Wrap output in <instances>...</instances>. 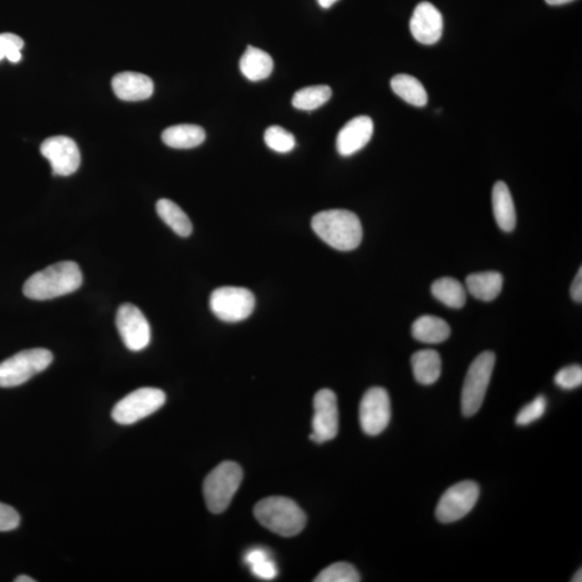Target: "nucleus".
<instances>
[{
	"mask_svg": "<svg viewBox=\"0 0 582 582\" xmlns=\"http://www.w3.org/2000/svg\"><path fill=\"white\" fill-rule=\"evenodd\" d=\"M256 299L252 291L242 287H221L213 291L209 306L217 318L226 323H238L254 312Z\"/></svg>",
	"mask_w": 582,
	"mask_h": 582,
	"instance_id": "nucleus-8",
	"label": "nucleus"
},
{
	"mask_svg": "<svg viewBox=\"0 0 582 582\" xmlns=\"http://www.w3.org/2000/svg\"><path fill=\"white\" fill-rule=\"evenodd\" d=\"M166 401L165 392L159 388H139L117 403L111 416L121 425H132L161 409Z\"/></svg>",
	"mask_w": 582,
	"mask_h": 582,
	"instance_id": "nucleus-7",
	"label": "nucleus"
},
{
	"mask_svg": "<svg viewBox=\"0 0 582 582\" xmlns=\"http://www.w3.org/2000/svg\"><path fill=\"white\" fill-rule=\"evenodd\" d=\"M264 141L270 150L279 153H287L295 146V136L279 125L268 127L264 133Z\"/></svg>",
	"mask_w": 582,
	"mask_h": 582,
	"instance_id": "nucleus-28",
	"label": "nucleus"
},
{
	"mask_svg": "<svg viewBox=\"0 0 582 582\" xmlns=\"http://www.w3.org/2000/svg\"><path fill=\"white\" fill-rule=\"evenodd\" d=\"M495 366L493 352H483L469 367L462 391V412L465 416L477 415L491 382Z\"/></svg>",
	"mask_w": 582,
	"mask_h": 582,
	"instance_id": "nucleus-6",
	"label": "nucleus"
},
{
	"mask_svg": "<svg viewBox=\"0 0 582 582\" xmlns=\"http://www.w3.org/2000/svg\"><path fill=\"white\" fill-rule=\"evenodd\" d=\"M571 298H573L576 303H581L582 301V268L579 269L578 273H577L573 284H571L570 288Z\"/></svg>",
	"mask_w": 582,
	"mask_h": 582,
	"instance_id": "nucleus-34",
	"label": "nucleus"
},
{
	"mask_svg": "<svg viewBox=\"0 0 582 582\" xmlns=\"http://www.w3.org/2000/svg\"><path fill=\"white\" fill-rule=\"evenodd\" d=\"M546 2L551 6H561V4H569L574 2V0H546Z\"/></svg>",
	"mask_w": 582,
	"mask_h": 582,
	"instance_id": "nucleus-36",
	"label": "nucleus"
},
{
	"mask_svg": "<svg viewBox=\"0 0 582 582\" xmlns=\"http://www.w3.org/2000/svg\"><path fill=\"white\" fill-rule=\"evenodd\" d=\"M480 488L476 482L463 481L453 485L439 500L436 517L439 522L453 523L472 512L478 502Z\"/></svg>",
	"mask_w": 582,
	"mask_h": 582,
	"instance_id": "nucleus-9",
	"label": "nucleus"
},
{
	"mask_svg": "<svg viewBox=\"0 0 582 582\" xmlns=\"http://www.w3.org/2000/svg\"><path fill=\"white\" fill-rule=\"evenodd\" d=\"M158 215L182 238H188L192 233V223L182 209L167 198H161L157 203Z\"/></svg>",
	"mask_w": 582,
	"mask_h": 582,
	"instance_id": "nucleus-24",
	"label": "nucleus"
},
{
	"mask_svg": "<svg viewBox=\"0 0 582 582\" xmlns=\"http://www.w3.org/2000/svg\"><path fill=\"white\" fill-rule=\"evenodd\" d=\"M21 518L17 510L6 504L0 503V532H10L17 529Z\"/></svg>",
	"mask_w": 582,
	"mask_h": 582,
	"instance_id": "nucleus-31",
	"label": "nucleus"
},
{
	"mask_svg": "<svg viewBox=\"0 0 582 582\" xmlns=\"http://www.w3.org/2000/svg\"><path fill=\"white\" fill-rule=\"evenodd\" d=\"M573 582H581L582 581V570L581 569L577 571V573L574 576V578L571 579Z\"/></svg>",
	"mask_w": 582,
	"mask_h": 582,
	"instance_id": "nucleus-38",
	"label": "nucleus"
},
{
	"mask_svg": "<svg viewBox=\"0 0 582 582\" xmlns=\"http://www.w3.org/2000/svg\"><path fill=\"white\" fill-rule=\"evenodd\" d=\"M494 217L505 232H512L517 223L514 203L509 188L504 182L495 183L492 193Z\"/></svg>",
	"mask_w": 582,
	"mask_h": 582,
	"instance_id": "nucleus-17",
	"label": "nucleus"
},
{
	"mask_svg": "<svg viewBox=\"0 0 582 582\" xmlns=\"http://www.w3.org/2000/svg\"><path fill=\"white\" fill-rule=\"evenodd\" d=\"M243 471L238 464L223 462L208 473L203 484L206 506L213 513H222L231 504L241 487Z\"/></svg>",
	"mask_w": 582,
	"mask_h": 582,
	"instance_id": "nucleus-4",
	"label": "nucleus"
},
{
	"mask_svg": "<svg viewBox=\"0 0 582 582\" xmlns=\"http://www.w3.org/2000/svg\"><path fill=\"white\" fill-rule=\"evenodd\" d=\"M413 338L427 344H438L447 341L451 335L450 326L437 316L425 315L412 325Z\"/></svg>",
	"mask_w": 582,
	"mask_h": 582,
	"instance_id": "nucleus-19",
	"label": "nucleus"
},
{
	"mask_svg": "<svg viewBox=\"0 0 582 582\" xmlns=\"http://www.w3.org/2000/svg\"><path fill=\"white\" fill-rule=\"evenodd\" d=\"M274 62L265 51L249 45L239 61L242 74L250 81L257 83L267 79L272 74Z\"/></svg>",
	"mask_w": 582,
	"mask_h": 582,
	"instance_id": "nucleus-18",
	"label": "nucleus"
},
{
	"mask_svg": "<svg viewBox=\"0 0 582 582\" xmlns=\"http://www.w3.org/2000/svg\"><path fill=\"white\" fill-rule=\"evenodd\" d=\"M313 432L311 439L318 443L333 441L339 432L338 400L328 388L320 390L314 397Z\"/></svg>",
	"mask_w": 582,
	"mask_h": 582,
	"instance_id": "nucleus-12",
	"label": "nucleus"
},
{
	"mask_svg": "<svg viewBox=\"0 0 582 582\" xmlns=\"http://www.w3.org/2000/svg\"><path fill=\"white\" fill-rule=\"evenodd\" d=\"M14 581L15 582H35L36 580H34L32 578V577L22 575V576H19L18 578H15Z\"/></svg>",
	"mask_w": 582,
	"mask_h": 582,
	"instance_id": "nucleus-37",
	"label": "nucleus"
},
{
	"mask_svg": "<svg viewBox=\"0 0 582 582\" xmlns=\"http://www.w3.org/2000/svg\"><path fill=\"white\" fill-rule=\"evenodd\" d=\"M40 152L50 162L54 175L69 176L80 166L79 148L68 136L50 137L43 142Z\"/></svg>",
	"mask_w": 582,
	"mask_h": 582,
	"instance_id": "nucleus-13",
	"label": "nucleus"
},
{
	"mask_svg": "<svg viewBox=\"0 0 582 582\" xmlns=\"http://www.w3.org/2000/svg\"><path fill=\"white\" fill-rule=\"evenodd\" d=\"M116 325L122 341L130 351L141 352L150 345V325L137 306L122 304L117 312Z\"/></svg>",
	"mask_w": 582,
	"mask_h": 582,
	"instance_id": "nucleus-10",
	"label": "nucleus"
},
{
	"mask_svg": "<svg viewBox=\"0 0 582 582\" xmlns=\"http://www.w3.org/2000/svg\"><path fill=\"white\" fill-rule=\"evenodd\" d=\"M433 297L452 309H461L466 303V289L452 278H442L432 286Z\"/></svg>",
	"mask_w": 582,
	"mask_h": 582,
	"instance_id": "nucleus-25",
	"label": "nucleus"
},
{
	"mask_svg": "<svg viewBox=\"0 0 582 582\" xmlns=\"http://www.w3.org/2000/svg\"><path fill=\"white\" fill-rule=\"evenodd\" d=\"M83 272L73 262L50 265L35 273L24 284L23 293L33 300H51L74 293L83 285Z\"/></svg>",
	"mask_w": 582,
	"mask_h": 582,
	"instance_id": "nucleus-1",
	"label": "nucleus"
},
{
	"mask_svg": "<svg viewBox=\"0 0 582 582\" xmlns=\"http://www.w3.org/2000/svg\"><path fill=\"white\" fill-rule=\"evenodd\" d=\"M312 228L325 243L341 252L354 250L361 243L360 218L345 209H330L316 214L312 219Z\"/></svg>",
	"mask_w": 582,
	"mask_h": 582,
	"instance_id": "nucleus-2",
	"label": "nucleus"
},
{
	"mask_svg": "<svg viewBox=\"0 0 582 582\" xmlns=\"http://www.w3.org/2000/svg\"><path fill=\"white\" fill-rule=\"evenodd\" d=\"M23 47L24 42L20 36L12 33L0 34V61L7 59L12 51L22 50Z\"/></svg>",
	"mask_w": 582,
	"mask_h": 582,
	"instance_id": "nucleus-33",
	"label": "nucleus"
},
{
	"mask_svg": "<svg viewBox=\"0 0 582 582\" xmlns=\"http://www.w3.org/2000/svg\"><path fill=\"white\" fill-rule=\"evenodd\" d=\"M318 2L321 8L328 9L331 6H334V4L336 2H339V0H318Z\"/></svg>",
	"mask_w": 582,
	"mask_h": 582,
	"instance_id": "nucleus-35",
	"label": "nucleus"
},
{
	"mask_svg": "<svg viewBox=\"0 0 582 582\" xmlns=\"http://www.w3.org/2000/svg\"><path fill=\"white\" fill-rule=\"evenodd\" d=\"M555 384L562 390H575L582 384V368L579 365H571L561 369L554 376Z\"/></svg>",
	"mask_w": 582,
	"mask_h": 582,
	"instance_id": "nucleus-30",
	"label": "nucleus"
},
{
	"mask_svg": "<svg viewBox=\"0 0 582 582\" xmlns=\"http://www.w3.org/2000/svg\"><path fill=\"white\" fill-rule=\"evenodd\" d=\"M360 575L353 565L346 562H338L320 571L316 582H359Z\"/></svg>",
	"mask_w": 582,
	"mask_h": 582,
	"instance_id": "nucleus-27",
	"label": "nucleus"
},
{
	"mask_svg": "<svg viewBox=\"0 0 582 582\" xmlns=\"http://www.w3.org/2000/svg\"><path fill=\"white\" fill-rule=\"evenodd\" d=\"M53 360V355L44 349L20 352L0 364V387L24 384L36 375L44 371Z\"/></svg>",
	"mask_w": 582,
	"mask_h": 582,
	"instance_id": "nucleus-5",
	"label": "nucleus"
},
{
	"mask_svg": "<svg viewBox=\"0 0 582 582\" xmlns=\"http://www.w3.org/2000/svg\"><path fill=\"white\" fill-rule=\"evenodd\" d=\"M391 400L382 387H372L360 401V421L367 435L376 436L385 431L391 421Z\"/></svg>",
	"mask_w": 582,
	"mask_h": 582,
	"instance_id": "nucleus-11",
	"label": "nucleus"
},
{
	"mask_svg": "<svg viewBox=\"0 0 582 582\" xmlns=\"http://www.w3.org/2000/svg\"><path fill=\"white\" fill-rule=\"evenodd\" d=\"M249 568L258 578L271 580L278 576L277 564H275L274 561L271 560L270 555L250 565Z\"/></svg>",
	"mask_w": 582,
	"mask_h": 582,
	"instance_id": "nucleus-32",
	"label": "nucleus"
},
{
	"mask_svg": "<svg viewBox=\"0 0 582 582\" xmlns=\"http://www.w3.org/2000/svg\"><path fill=\"white\" fill-rule=\"evenodd\" d=\"M112 89L115 94L122 101H140L150 99L155 90L153 81L150 77L125 71L114 77L112 79Z\"/></svg>",
	"mask_w": 582,
	"mask_h": 582,
	"instance_id": "nucleus-16",
	"label": "nucleus"
},
{
	"mask_svg": "<svg viewBox=\"0 0 582 582\" xmlns=\"http://www.w3.org/2000/svg\"><path fill=\"white\" fill-rule=\"evenodd\" d=\"M546 408H547V400L545 396L540 395L518 413L515 422L520 426L529 425L545 415Z\"/></svg>",
	"mask_w": 582,
	"mask_h": 582,
	"instance_id": "nucleus-29",
	"label": "nucleus"
},
{
	"mask_svg": "<svg viewBox=\"0 0 582 582\" xmlns=\"http://www.w3.org/2000/svg\"><path fill=\"white\" fill-rule=\"evenodd\" d=\"M413 376L423 385H432L441 376V359L438 352L422 350L413 354L411 359Z\"/></svg>",
	"mask_w": 582,
	"mask_h": 582,
	"instance_id": "nucleus-21",
	"label": "nucleus"
},
{
	"mask_svg": "<svg viewBox=\"0 0 582 582\" xmlns=\"http://www.w3.org/2000/svg\"><path fill=\"white\" fill-rule=\"evenodd\" d=\"M503 282L502 274L489 271L469 275L466 279V287L474 298L489 303L498 297Z\"/></svg>",
	"mask_w": 582,
	"mask_h": 582,
	"instance_id": "nucleus-22",
	"label": "nucleus"
},
{
	"mask_svg": "<svg viewBox=\"0 0 582 582\" xmlns=\"http://www.w3.org/2000/svg\"><path fill=\"white\" fill-rule=\"evenodd\" d=\"M254 513L265 529L283 538L298 535L306 524L303 510L287 497H272L260 500Z\"/></svg>",
	"mask_w": 582,
	"mask_h": 582,
	"instance_id": "nucleus-3",
	"label": "nucleus"
},
{
	"mask_svg": "<svg viewBox=\"0 0 582 582\" xmlns=\"http://www.w3.org/2000/svg\"><path fill=\"white\" fill-rule=\"evenodd\" d=\"M374 127V121L367 116H359L347 122L336 137V150L344 157L359 152L370 141Z\"/></svg>",
	"mask_w": 582,
	"mask_h": 582,
	"instance_id": "nucleus-15",
	"label": "nucleus"
},
{
	"mask_svg": "<svg viewBox=\"0 0 582 582\" xmlns=\"http://www.w3.org/2000/svg\"><path fill=\"white\" fill-rule=\"evenodd\" d=\"M333 90L328 85L306 86L295 92L293 105L300 110H314L319 109L330 100Z\"/></svg>",
	"mask_w": 582,
	"mask_h": 582,
	"instance_id": "nucleus-26",
	"label": "nucleus"
},
{
	"mask_svg": "<svg viewBox=\"0 0 582 582\" xmlns=\"http://www.w3.org/2000/svg\"><path fill=\"white\" fill-rule=\"evenodd\" d=\"M410 29L416 42L426 45L435 44L442 36V14L431 3L418 4L413 12Z\"/></svg>",
	"mask_w": 582,
	"mask_h": 582,
	"instance_id": "nucleus-14",
	"label": "nucleus"
},
{
	"mask_svg": "<svg viewBox=\"0 0 582 582\" xmlns=\"http://www.w3.org/2000/svg\"><path fill=\"white\" fill-rule=\"evenodd\" d=\"M391 86L394 93L408 104L416 107H424L427 104V92L416 77L407 74L396 75L391 81Z\"/></svg>",
	"mask_w": 582,
	"mask_h": 582,
	"instance_id": "nucleus-23",
	"label": "nucleus"
},
{
	"mask_svg": "<svg viewBox=\"0 0 582 582\" xmlns=\"http://www.w3.org/2000/svg\"><path fill=\"white\" fill-rule=\"evenodd\" d=\"M206 139V131L196 125H173L162 133L163 142L175 150H191L200 146Z\"/></svg>",
	"mask_w": 582,
	"mask_h": 582,
	"instance_id": "nucleus-20",
	"label": "nucleus"
}]
</instances>
